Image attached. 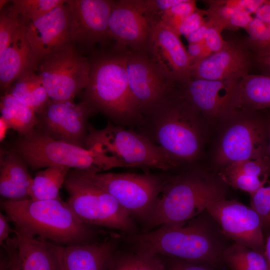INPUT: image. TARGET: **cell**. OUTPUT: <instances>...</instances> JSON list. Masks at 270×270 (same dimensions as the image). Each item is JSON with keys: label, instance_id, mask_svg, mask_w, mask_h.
<instances>
[{"label": "cell", "instance_id": "obj_1", "mask_svg": "<svg viewBox=\"0 0 270 270\" xmlns=\"http://www.w3.org/2000/svg\"><path fill=\"white\" fill-rule=\"evenodd\" d=\"M227 239L206 210L187 221L163 225L129 238L138 251L214 268L222 264V252L230 245Z\"/></svg>", "mask_w": 270, "mask_h": 270}, {"label": "cell", "instance_id": "obj_2", "mask_svg": "<svg viewBox=\"0 0 270 270\" xmlns=\"http://www.w3.org/2000/svg\"><path fill=\"white\" fill-rule=\"evenodd\" d=\"M204 117L176 86L142 116L138 132L161 148L180 166L199 156L204 144Z\"/></svg>", "mask_w": 270, "mask_h": 270}, {"label": "cell", "instance_id": "obj_3", "mask_svg": "<svg viewBox=\"0 0 270 270\" xmlns=\"http://www.w3.org/2000/svg\"><path fill=\"white\" fill-rule=\"evenodd\" d=\"M0 206L9 221L32 235L63 245L92 242L91 226L81 220L60 199L21 201L4 200Z\"/></svg>", "mask_w": 270, "mask_h": 270}, {"label": "cell", "instance_id": "obj_4", "mask_svg": "<svg viewBox=\"0 0 270 270\" xmlns=\"http://www.w3.org/2000/svg\"><path fill=\"white\" fill-rule=\"evenodd\" d=\"M226 184L220 176L196 170L166 176L146 224L153 228L191 220L205 211L210 202L226 197Z\"/></svg>", "mask_w": 270, "mask_h": 270}, {"label": "cell", "instance_id": "obj_5", "mask_svg": "<svg viewBox=\"0 0 270 270\" xmlns=\"http://www.w3.org/2000/svg\"><path fill=\"white\" fill-rule=\"evenodd\" d=\"M126 63V51L104 55L90 62L84 100L115 124L137 127L142 117L132 96Z\"/></svg>", "mask_w": 270, "mask_h": 270}, {"label": "cell", "instance_id": "obj_6", "mask_svg": "<svg viewBox=\"0 0 270 270\" xmlns=\"http://www.w3.org/2000/svg\"><path fill=\"white\" fill-rule=\"evenodd\" d=\"M14 150L34 168L60 166L100 172L113 168H126L113 156L56 140L34 130L16 142Z\"/></svg>", "mask_w": 270, "mask_h": 270}, {"label": "cell", "instance_id": "obj_7", "mask_svg": "<svg viewBox=\"0 0 270 270\" xmlns=\"http://www.w3.org/2000/svg\"><path fill=\"white\" fill-rule=\"evenodd\" d=\"M86 148L113 156L126 168L168 171L178 167L161 148L145 136L110 122L100 130L88 126Z\"/></svg>", "mask_w": 270, "mask_h": 270}, {"label": "cell", "instance_id": "obj_8", "mask_svg": "<svg viewBox=\"0 0 270 270\" xmlns=\"http://www.w3.org/2000/svg\"><path fill=\"white\" fill-rule=\"evenodd\" d=\"M222 120L226 122L222 130L214 156L220 166L268 155L266 118L257 111L235 110Z\"/></svg>", "mask_w": 270, "mask_h": 270}, {"label": "cell", "instance_id": "obj_9", "mask_svg": "<svg viewBox=\"0 0 270 270\" xmlns=\"http://www.w3.org/2000/svg\"><path fill=\"white\" fill-rule=\"evenodd\" d=\"M72 172L111 195L130 216L146 221L160 192L166 176L131 172Z\"/></svg>", "mask_w": 270, "mask_h": 270}, {"label": "cell", "instance_id": "obj_10", "mask_svg": "<svg viewBox=\"0 0 270 270\" xmlns=\"http://www.w3.org/2000/svg\"><path fill=\"white\" fill-rule=\"evenodd\" d=\"M69 198L66 203L76 216L90 226L130 232V215L109 194L72 172L64 183Z\"/></svg>", "mask_w": 270, "mask_h": 270}, {"label": "cell", "instance_id": "obj_11", "mask_svg": "<svg viewBox=\"0 0 270 270\" xmlns=\"http://www.w3.org/2000/svg\"><path fill=\"white\" fill-rule=\"evenodd\" d=\"M37 66V74L52 101H74L89 80L90 62L72 42L41 60Z\"/></svg>", "mask_w": 270, "mask_h": 270}, {"label": "cell", "instance_id": "obj_12", "mask_svg": "<svg viewBox=\"0 0 270 270\" xmlns=\"http://www.w3.org/2000/svg\"><path fill=\"white\" fill-rule=\"evenodd\" d=\"M206 210L227 238L264 252L265 240L262 222L252 208L224 197L208 203Z\"/></svg>", "mask_w": 270, "mask_h": 270}, {"label": "cell", "instance_id": "obj_13", "mask_svg": "<svg viewBox=\"0 0 270 270\" xmlns=\"http://www.w3.org/2000/svg\"><path fill=\"white\" fill-rule=\"evenodd\" d=\"M126 52L130 89L142 117L169 94L176 84L153 62L147 53Z\"/></svg>", "mask_w": 270, "mask_h": 270}, {"label": "cell", "instance_id": "obj_14", "mask_svg": "<svg viewBox=\"0 0 270 270\" xmlns=\"http://www.w3.org/2000/svg\"><path fill=\"white\" fill-rule=\"evenodd\" d=\"M153 17L146 0L114 1L108 22L109 38L116 40L118 52L147 53Z\"/></svg>", "mask_w": 270, "mask_h": 270}, {"label": "cell", "instance_id": "obj_15", "mask_svg": "<svg viewBox=\"0 0 270 270\" xmlns=\"http://www.w3.org/2000/svg\"><path fill=\"white\" fill-rule=\"evenodd\" d=\"M96 110L86 102H56L50 100L40 114L44 130L50 137L86 148L88 120Z\"/></svg>", "mask_w": 270, "mask_h": 270}, {"label": "cell", "instance_id": "obj_16", "mask_svg": "<svg viewBox=\"0 0 270 270\" xmlns=\"http://www.w3.org/2000/svg\"><path fill=\"white\" fill-rule=\"evenodd\" d=\"M176 84L192 78V66L178 36L158 18H153L147 54Z\"/></svg>", "mask_w": 270, "mask_h": 270}, {"label": "cell", "instance_id": "obj_17", "mask_svg": "<svg viewBox=\"0 0 270 270\" xmlns=\"http://www.w3.org/2000/svg\"><path fill=\"white\" fill-rule=\"evenodd\" d=\"M114 0H66L70 16V42L92 44L109 38L108 22Z\"/></svg>", "mask_w": 270, "mask_h": 270}, {"label": "cell", "instance_id": "obj_18", "mask_svg": "<svg viewBox=\"0 0 270 270\" xmlns=\"http://www.w3.org/2000/svg\"><path fill=\"white\" fill-rule=\"evenodd\" d=\"M238 80L192 78L176 86L180 96L204 118L222 119L230 111Z\"/></svg>", "mask_w": 270, "mask_h": 270}, {"label": "cell", "instance_id": "obj_19", "mask_svg": "<svg viewBox=\"0 0 270 270\" xmlns=\"http://www.w3.org/2000/svg\"><path fill=\"white\" fill-rule=\"evenodd\" d=\"M24 27L27 40L38 62L71 42L66 2Z\"/></svg>", "mask_w": 270, "mask_h": 270}, {"label": "cell", "instance_id": "obj_20", "mask_svg": "<svg viewBox=\"0 0 270 270\" xmlns=\"http://www.w3.org/2000/svg\"><path fill=\"white\" fill-rule=\"evenodd\" d=\"M254 60L248 46L229 42L222 50L212 53L192 66V78L214 80H238L248 74Z\"/></svg>", "mask_w": 270, "mask_h": 270}, {"label": "cell", "instance_id": "obj_21", "mask_svg": "<svg viewBox=\"0 0 270 270\" xmlns=\"http://www.w3.org/2000/svg\"><path fill=\"white\" fill-rule=\"evenodd\" d=\"M116 238L100 242L63 246L48 241L58 270H106L115 253Z\"/></svg>", "mask_w": 270, "mask_h": 270}, {"label": "cell", "instance_id": "obj_22", "mask_svg": "<svg viewBox=\"0 0 270 270\" xmlns=\"http://www.w3.org/2000/svg\"><path fill=\"white\" fill-rule=\"evenodd\" d=\"M38 62L27 40L25 27L21 26L0 54L1 90L7 92L24 72L36 69Z\"/></svg>", "mask_w": 270, "mask_h": 270}, {"label": "cell", "instance_id": "obj_23", "mask_svg": "<svg viewBox=\"0 0 270 270\" xmlns=\"http://www.w3.org/2000/svg\"><path fill=\"white\" fill-rule=\"evenodd\" d=\"M25 162L14 150L5 152L0 159V194L11 201L30 199L33 178Z\"/></svg>", "mask_w": 270, "mask_h": 270}, {"label": "cell", "instance_id": "obj_24", "mask_svg": "<svg viewBox=\"0 0 270 270\" xmlns=\"http://www.w3.org/2000/svg\"><path fill=\"white\" fill-rule=\"evenodd\" d=\"M18 256L21 270H58L56 257L48 240L14 226Z\"/></svg>", "mask_w": 270, "mask_h": 270}, {"label": "cell", "instance_id": "obj_25", "mask_svg": "<svg viewBox=\"0 0 270 270\" xmlns=\"http://www.w3.org/2000/svg\"><path fill=\"white\" fill-rule=\"evenodd\" d=\"M266 108H270V76L248 74L241 78L236 86L230 111Z\"/></svg>", "mask_w": 270, "mask_h": 270}, {"label": "cell", "instance_id": "obj_26", "mask_svg": "<svg viewBox=\"0 0 270 270\" xmlns=\"http://www.w3.org/2000/svg\"><path fill=\"white\" fill-rule=\"evenodd\" d=\"M14 82L6 92L32 108L36 113L40 114L50 99L40 78L35 72L34 70H25Z\"/></svg>", "mask_w": 270, "mask_h": 270}, {"label": "cell", "instance_id": "obj_27", "mask_svg": "<svg viewBox=\"0 0 270 270\" xmlns=\"http://www.w3.org/2000/svg\"><path fill=\"white\" fill-rule=\"evenodd\" d=\"M0 108L1 117L10 128L22 136L32 132L40 123L36 113L32 108L19 102L8 92L1 98Z\"/></svg>", "mask_w": 270, "mask_h": 270}, {"label": "cell", "instance_id": "obj_28", "mask_svg": "<svg viewBox=\"0 0 270 270\" xmlns=\"http://www.w3.org/2000/svg\"><path fill=\"white\" fill-rule=\"evenodd\" d=\"M70 168L53 166L38 172L30 190V199L44 200L60 199V190L64 184Z\"/></svg>", "mask_w": 270, "mask_h": 270}, {"label": "cell", "instance_id": "obj_29", "mask_svg": "<svg viewBox=\"0 0 270 270\" xmlns=\"http://www.w3.org/2000/svg\"><path fill=\"white\" fill-rule=\"evenodd\" d=\"M222 262L230 270H270L264 252L234 242L223 252Z\"/></svg>", "mask_w": 270, "mask_h": 270}, {"label": "cell", "instance_id": "obj_30", "mask_svg": "<svg viewBox=\"0 0 270 270\" xmlns=\"http://www.w3.org/2000/svg\"><path fill=\"white\" fill-rule=\"evenodd\" d=\"M6 9L21 26H26L31 22L50 12L64 4L63 0H13Z\"/></svg>", "mask_w": 270, "mask_h": 270}, {"label": "cell", "instance_id": "obj_31", "mask_svg": "<svg viewBox=\"0 0 270 270\" xmlns=\"http://www.w3.org/2000/svg\"><path fill=\"white\" fill-rule=\"evenodd\" d=\"M106 270H166L158 256L138 251L135 254H116Z\"/></svg>", "mask_w": 270, "mask_h": 270}, {"label": "cell", "instance_id": "obj_32", "mask_svg": "<svg viewBox=\"0 0 270 270\" xmlns=\"http://www.w3.org/2000/svg\"><path fill=\"white\" fill-rule=\"evenodd\" d=\"M241 174L268 180L270 161L268 156L255 160H246L223 168L220 174Z\"/></svg>", "mask_w": 270, "mask_h": 270}, {"label": "cell", "instance_id": "obj_33", "mask_svg": "<svg viewBox=\"0 0 270 270\" xmlns=\"http://www.w3.org/2000/svg\"><path fill=\"white\" fill-rule=\"evenodd\" d=\"M250 207L258 214L263 232H270V181L250 194Z\"/></svg>", "mask_w": 270, "mask_h": 270}, {"label": "cell", "instance_id": "obj_34", "mask_svg": "<svg viewBox=\"0 0 270 270\" xmlns=\"http://www.w3.org/2000/svg\"><path fill=\"white\" fill-rule=\"evenodd\" d=\"M198 8L194 0H182L161 14L158 18L176 33L182 22Z\"/></svg>", "mask_w": 270, "mask_h": 270}, {"label": "cell", "instance_id": "obj_35", "mask_svg": "<svg viewBox=\"0 0 270 270\" xmlns=\"http://www.w3.org/2000/svg\"><path fill=\"white\" fill-rule=\"evenodd\" d=\"M245 30L249 35L248 46L254 51L270 46V26L262 20L252 18Z\"/></svg>", "mask_w": 270, "mask_h": 270}, {"label": "cell", "instance_id": "obj_36", "mask_svg": "<svg viewBox=\"0 0 270 270\" xmlns=\"http://www.w3.org/2000/svg\"><path fill=\"white\" fill-rule=\"evenodd\" d=\"M21 26L17 19L10 15L6 9L0 15V54L10 43L16 30Z\"/></svg>", "mask_w": 270, "mask_h": 270}, {"label": "cell", "instance_id": "obj_37", "mask_svg": "<svg viewBox=\"0 0 270 270\" xmlns=\"http://www.w3.org/2000/svg\"><path fill=\"white\" fill-rule=\"evenodd\" d=\"M204 16H206V10L197 8L182 22L177 30L176 34L180 36L183 35L186 37L206 20Z\"/></svg>", "mask_w": 270, "mask_h": 270}, {"label": "cell", "instance_id": "obj_38", "mask_svg": "<svg viewBox=\"0 0 270 270\" xmlns=\"http://www.w3.org/2000/svg\"><path fill=\"white\" fill-rule=\"evenodd\" d=\"M222 28L212 25L211 23L207 30L204 40L206 46L212 53L222 50L229 44V42L224 40L222 36Z\"/></svg>", "mask_w": 270, "mask_h": 270}, {"label": "cell", "instance_id": "obj_39", "mask_svg": "<svg viewBox=\"0 0 270 270\" xmlns=\"http://www.w3.org/2000/svg\"><path fill=\"white\" fill-rule=\"evenodd\" d=\"M187 52L192 66L212 53L206 46L204 40L198 43L188 44Z\"/></svg>", "mask_w": 270, "mask_h": 270}, {"label": "cell", "instance_id": "obj_40", "mask_svg": "<svg viewBox=\"0 0 270 270\" xmlns=\"http://www.w3.org/2000/svg\"><path fill=\"white\" fill-rule=\"evenodd\" d=\"M224 6L246 10L250 14H256L257 10L264 2L265 0H218Z\"/></svg>", "mask_w": 270, "mask_h": 270}, {"label": "cell", "instance_id": "obj_41", "mask_svg": "<svg viewBox=\"0 0 270 270\" xmlns=\"http://www.w3.org/2000/svg\"><path fill=\"white\" fill-rule=\"evenodd\" d=\"M8 258V270H21L18 256V242L16 236L9 238L2 246Z\"/></svg>", "mask_w": 270, "mask_h": 270}, {"label": "cell", "instance_id": "obj_42", "mask_svg": "<svg viewBox=\"0 0 270 270\" xmlns=\"http://www.w3.org/2000/svg\"><path fill=\"white\" fill-rule=\"evenodd\" d=\"M253 18L251 14L244 10H237L231 16L226 29L236 30L246 29Z\"/></svg>", "mask_w": 270, "mask_h": 270}, {"label": "cell", "instance_id": "obj_43", "mask_svg": "<svg viewBox=\"0 0 270 270\" xmlns=\"http://www.w3.org/2000/svg\"><path fill=\"white\" fill-rule=\"evenodd\" d=\"M253 58L263 74L270 76V46L254 51Z\"/></svg>", "mask_w": 270, "mask_h": 270}, {"label": "cell", "instance_id": "obj_44", "mask_svg": "<svg viewBox=\"0 0 270 270\" xmlns=\"http://www.w3.org/2000/svg\"><path fill=\"white\" fill-rule=\"evenodd\" d=\"M169 270H214V268L200 263L170 258Z\"/></svg>", "mask_w": 270, "mask_h": 270}, {"label": "cell", "instance_id": "obj_45", "mask_svg": "<svg viewBox=\"0 0 270 270\" xmlns=\"http://www.w3.org/2000/svg\"><path fill=\"white\" fill-rule=\"evenodd\" d=\"M210 24V22L206 20L198 28L185 37L188 44L198 43L204 40Z\"/></svg>", "mask_w": 270, "mask_h": 270}, {"label": "cell", "instance_id": "obj_46", "mask_svg": "<svg viewBox=\"0 0 270 270\" xmlns=\"http://www.w3.org/2000/svg\"><path fill=\"white\" fill-rule=\"evenodd\" d=\"M8 220L1 212H0V244L3 246L5 241L10 237V234L14 232L10 226Z\"/></svg>", "mask_w": 270, "mask_h": 270}, {"label": "cell", "instance_id": "obj_47", "mask_svg": "<svg viewBox=\"0 0 270 270\" xmlns=\"http://www.w3.org/2000/svg\"><path fill=\"white\" fill-rule=\"evenodd\" d=\"M255 14L256 18L270 26V0H265Z\"/></svg>", "mask_w": 270, "mask_h": 270}, {"label": "cell", "instance_id": "obj_48", "mask_svg": "<svg viewBox=\"0 0 270 270\" xmlns=\"http://www.w3.org/2000/svg\"><path fill=\"white\" fill-rule=\"evenodd\" d=\"M0 141L2 140L6 136V134L8 129L10 128L6 122L0 116Z\"/></svg>", "mask_w": 270, "mask_h": 270}, {"label": "cell", "instance_id": "obj_49", "mask_svg": "<svg viewBox=\"0 0 270 270\" xmlns=\"http://www.w3.org/2000/svg\"><path fill=\"white\" fill-rule=\"evenodd\" d=\"M264 254L268 262L270 270V232L265 240Z\"/></svg>", "mask_w": 270, "mask_h": 270}, {"label": "cell", "instance_id": "obj_50", "mask_svg": "<svg viewBox=\"0 0 270 270\" xmlns=\"http://www.w3.org/2000/svg\"><path fill=\"white\" fill-rule=\"evenodd\" d=\"M268 128V155L270 161V116L266 118Z\"/></svg>", "mask_w": 270, "mask_h": 270}, {"label": "cell", "instance_id": "obj_51", "mask_svg": "<svg viewBox=\"0 0 270 270\" xmlns=\"http://www.w3.org/2000/svg\"><path fill=\"white\" fill-rule=\"evenodd\" d=\"M8 2H9V1L6 0H0V10H2V8Z\"/></svg>", "mask_w": 270, "mask_h": 270}]
</instances>
